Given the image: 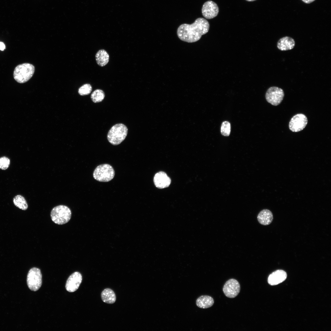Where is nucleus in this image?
Returning a JSON list of instances; mask_svg holds the SVG:
<instances>
[{
	"label": "nucleus",
	"instance_id": "obj_1",
	"mask_svg": "<svg viewBox=\"0 0 331 331\" xmlns=\"http://www.w3.org/2000/svg\"><path fill=\"white\" fill-rule=\"evenodd\" d=\"M209 27L207 20L200 17L191 24H183L180 25L177 28V34L181 40L188 43H193L199 40L203 35L207 33Z\"/></svg>",
	"mask_w": 331,
	"mask_h": 331
},
{
	"label": "nucleus",
	"instance_id": "obj_2",
	"mask_svg": "<svg viewBox=\"0 0 331 331\" xmlns=\"http://www.w3.org/2000/svg\"><path fill=\"white\" fill-rule=\"evenodd\" d=\"M35 71L34 66L25 63L19 64L15 68L13 73L14 79L18 82L23 83L28 81L32 76Z\"/></svg>",
	"mask_w": 331,
	"mask_h": 331
},
{
	"label": "nucleus",
	"instance_id": "obj_3",
	"mask_svg": "<svg viewBox=\"0 0 331 331\" xmlns=\"http://www.w3.org/2000/svg\"><path fill=\"white\" fill-rule=\"evenodd\" d=\"M128 132L127 127L122 124H117L110 129L107 135L109 142L114 145L120 144L126 138Z\"/></svg>",
	"mask_w": 331,
	"mask_h": 331
},
{
	"label": "nucleus",
	"instance_id": "obj_4",
	"mask_svg": "<svg viewBox=\"0 0 331 331\" xmlns=\"http://www.w3.org/2000/svg\"><path fill=\"white\" fill-rule=\"evenodd\" d=\"M71 212L67 206L59 205L54 207L51 212L52 221L58 225H63L68 223L70 219Z\"/></svg>",
	"mask_w": 331,
	"mask_h": 331
},
{
	"label": "nucleus",
	"instance_id": "obj_5",
	"mask_svg": "<svg viewBox=\"0 0 331 331\" xmlns=\"http://www.w3.org/2000/svg\"><path fill=\"white\" fill-rule=\"evenodd\" d=\"M93 178L100 182H108L114 177L115 171L112 167L108 164H103L97 166L93 173Z\"/></svg>",
	"mask_w": 331,
	"mask_h": 331
},
{
	"label": "nucleus",
	"instance_id": "obj_6",
	"mask_svg": "<svg viewBox=\"0 0 331 331\" xmlns=\"http://www.w3.org/2000/svg\"><path fill=\"white\" fill-rule=\"evenodd\" d=\"M28 286L31 291H36L41 287L42 284V276L40 270L33 267L29 271L27 279Z\"/></svg>",
	"mask_w": 331,
	"mask_h": 331
},
{
	"label": "nucleus",
	"instance_id": "obj_7",
	"mask_svg": "<svg viewBox=\"0 0 331 331\" xmlns=\"http://www.w3.org/2000/svg\"><path fill=\"white\" fill-rule=\"evenodd\" d=\"M284 95V91L282 89L272 86L267 90L265 98L268 102L273 105L277 106L282 101Z\"/></svg>",
	"mask_w": 331,
	"mask_h": 331
},
{
	"label": "nucleus",
	"instance_id": "obj_8",
	"mask_svg": "<svg viewBox=\"0 0 331 331\" xmlns=\"http://www.w3.org/2000/svg\"><path fill=\"white\" fill-rule=\"evenodd\" d=\"M307 122V118L305 115L302 113L298 114L291 118L289 123V128L293 132H299L305 128Z\"/></svg>",
	"mask_w": 331,
	"mask_h": 331
},
{
	"label": "nucleus",
	"instance_id": "obj_9",
	"mask_svg": "<svg viewBox=\"0 0 331 331\" xmlns=\"http://www.w3.org/2000/svg\"><path fill=\"white\" fill-rule=\"evenodd\" d=\"M240 286L238 281L235 279H231L227 281L224 285L223 291L225 295L227 297L233 298L235 297L239 293Z\"/></svg>",
	"mask_w": 331,
	"mask_h": 331
},
{
	"label": "nucleus",
	"instance_id": "obj_10",
	"mask_svg": "<svg viewBox=\"0 0 331 331\" xmlns=\"http://www.w3.org/2000/svg\"><path fill=\"white\" fill-rule=\"evenodd\" d=\"M219 12L217 4L214 2L209 0L205 2L202 8L203 16L207 19H211L216 17Z\"/></svg>",
	"mask_w": 331,
	"mask_h": 331
},
{
	"label": "nucleus",
	"instance_id": "obj_11",
	"mask_svg": "<svg viewBox=\"0 0 331 331\" xmlns=\"http://www.w3.org/2000/svg\"><path fill=\"white\" fill-rule=\"evenodd\" d=\"M82 280L81 274L75 272L70 275L68 278L66 284V288L69 292H73L78 288Z\"/></svg>",
	"mask_w": 331,
	"mask_h": 331
},
{
	"label": "nucleus",
	"instance_id": "obj_12",
	"mask_svg": "<svg viewBox=\"0 0 331 331\" xmlns=\"http://www.w3.org/2000/svg\"><path fill=\"white\" fill-rule=\"evenodd\" d=\"M154 182L156 187L163 188L169 185L171 180L165 173L161 171L155 174L154 177Z\"/></svg>",
	"mask_w": 331,
	"mask_h": 331
},
{
	"label": "nucleus",
	"instance_id": "obj_13",
	"mask_svg": "<svg viewBox=\"0 0 331 331\" xmlns=\"http://www.w3.org/2000/svg\"><path fill=\"white\" fill-rule=\"evenodd\" d=\"M287 274L285 272L282 270H278L273 272L269 276L268 281L271 285L278 284L286 279Z\"/></svg>",
	"mask_w": 331,
	"mask_h": 331
},
{
	"label": "nucleus",
	"instance_id": "obj_14",
	"mask_svg": "<svg viewBox=\"0 0 331 331\" xmlns=\"http://www.w3.org/2000/svg\"><path fill=\"white\" fill-rule=\"evenodd\" d=\"M295 45V41L293 38L286 36L280 39L277 43V48L280 50L285 51L292 49Z\"/></svg>",
	"mask_w": 331,
	"mask_h": 331
},
{
	"label": "nucleus",
	"instance_id": "obj_15",
	"mask_svg": "<svg viewBox=\"0 0 331 331\" xmlns=\"http://www.w3.org/2000/svg\"><path fill=\"white\" fill-rule=\"evenodd\" d=\"M257 219L259 223L263 225L270 224L273 219V216L271 211L265 209L261 211L257 216Z\"/></svg>",
	"mask_w": 331,
	"mask_h": 331
},
{
	"label": "nucleus",
	"instance_id": "obj_16",
	"mask_svg": "<svg viewBox=\"0 0 331 331\" xmlns=\"http://www.w3.org/2000/svg\"><path fill=\"white\" fill-rule=\"evenodd\" d=\"M214 303L213 299L208 295H202L198 298L196 302L197 306L201 308L206 309L212 306Z\"/></svg>",
	"mask_w": 331,
	"mask_h": 331
},
{
	"label": "nucleus",
	"instance_id": "obj_17",
	"mask_svg": "<svg viewBox=\"0 0 331 331\" xmlns=\"http://www.w3.org/2000/svg\"><path fill=\"white\" fill-rule=\"evenodd\" d=\"M101 296L102 301L108 304H113L116 301L115 294L114 291L110 288L104 289L101 293Z\"/></svg>",
	"mask_w": 331,
	"mask_h": 331
},
{
	"label": "nucleus",
	"instance_id": "obj_18",
	"mask_svg": "<svg viewBox=\"0 0 331 331\" xmlns=\"http://www.w3.org/2000/svg\"><path fill=\"white\" fill-rule=\"evenodd\" d=\"M95 58L97 64L100 66L103 67L108 62L109 56L105 50L101 49L96 53Z\"/></svg>",
	"mask_w": 331,
	"mask_h": 331
},
{
	"label": "nucleus",
	"instance_id": "obj_19",
	"mask_svg": "<svg viewBox=\"0 0 331 331\" xmlns=\"http://www.w3.org/2000/svg\"><path fill=\"white\" fill-rule=\"evenodd\" d=\"M13 202L14 205L23 210H25L28 207V205L24 197L21 195H17L13 199Z\"/></svg>",
	"mask_w": 331,
	"mask_h": 331
},
{
	"label": "nucleus",
	"instance_id": "obj_20",
	"mask_svg": "<svg viewBox=\"0 0 331 331\" xmlns=\"http://www.w3.org/2000/svg\"><path fill=\"white\" fill-rule=\"evenodd\" d=\"M105 97V94L102 90L97 89L91 94V98L93 102L96 103L102 101Z\"/></svg>",
	"mask_w": 331,
	"mask_h": 331
},
{
	"label": "nucleus",
	"instance_id": "obj_21",
	"mask_svg": "<svg viewBox=\"0 0 331 331\" xmlns=\"http://www.w3.org/2000/svg\"><path fill=\"white\" fill-rule=\"evenodd\" d=\"M230 124L229 122L224 121L222 123L221 127V132L222 135L226 136H229L230 134Z\"/></svg>",
	"mask_w": 331,
	"mask_h": 331
},
{
	"label": "nucleus",
	"instance_id": "obj_22",
	"mask_svg": "<svg viewBox=\"0 0 331 331\" xmlns=\"http://www.w3.org/2000/svg\"><path fill=\"white\" fill-rule=\"evenodd\" d=\"M92 90V87L89 84H85L80 87L78 90L79 94L82 96L89 94Z\"/></svg>",
	"mask_w": 331,
	"mask_h": 331
},
{
	"label": "nucleus",
	"instance_id": "obj_23",
	"mask_svg": "<svg viewBox=\"0 0 331 331\" xmlns=\"http://www.w3.org/2000/svg\"><path fill=\"white\" fill-rule=\"evenodd\" d=\"M10 164V160L7 157L4 156L0 158V169L2 170H6L9 167Z\"/></svg>",
	"mask_w": 331,
	"mask_h": 331
},
{
	"label": "nucleus",
	"instance_id": "obj_24",
	"mask_svg": "<svg viewBox=\"0 0 331 331\" xmlns=\"http://www.w3.org/2000/svg\"><path fill=\"white\" fill-rule=\"evenodd\" d=\"M5 45L3 42H0V50L3 51L5 49Z\"/></svg>",
	"mask_w": 331,
	"mask_h": 331
},
{
	"label": "nucleus",
	"instance_id": "obj_25",
	"mask_svg": "<svg viewBox=\"0 0 331 331\" xmlns=\"http://www.w3.org/2000/svg\"><path fill=\"white\" fill-rule=\"evenodd\" d=\"M315 0H302V1L303 2H304L305 3H307V4L313 2H314Z\"/></svg>",
	"mask_w": 331,
	"mask_h": 331
},
{
	"label": "nucleus",
	"instance_id": "obj_26",
	"mask_svg": "<svg viewBox=\"0 0 331 331\" xmlns=\"http://www.w3.org/2000/svg\"><path fill=\"white\" fill-rule=\"evenodd\" d=\"M246 0V1H249V2H253V1H256V0Z\"/></svg>",
	"mask_w": 331,
	"mask_h": 331
}]
</instances>
